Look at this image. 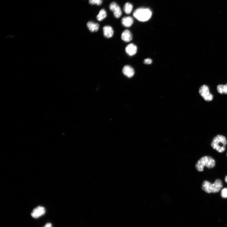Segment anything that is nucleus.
Instances as JSON below:
<instances>
[{"instance_id": "obj_1", "label": "nucleus", "mask_w": 227, "mask_h": 227, "mask_svg": "<svg viewBox=\"0 0 227 227\" xmlns=\"http://www.w3.org/2000/svg\"><path fill=\"white\" fill-rule=\"evenodd\" d=\"M223 186V183L220 179H217L213 184L204 181L202 184V189L208 193H216L219 192Z\"/></svg>"}, {"instance_id": "obj_12", "label": "nucleus", "mask_w": 227, "mask_h": 227, "mask_svg": "<svg viewBox=\"0 0 227 227\" xmlns=\"http://www.w3.org/2000/svg\"><path fill=\"white\" fill-rule=\"evenodd\" d=\"M133 20L130 16H126L123 18L121 20L122 24L125 27H130L133 23Z\"/></svg>"}, {"instance_id": "obj_2", "label": "nucleus", "mask_w": 227, "mask_h": 227, "mask_svg": "<svg viewBox=\"0 0 227 227\" xmlns=\"http://www.w3.org/2000/svg\"><path fill=\"white\" fill-rule=\"evenodd\" d=\"M216 165L215 159L209 156H205L198 160L195 164V168L199 172H202L204 168L206 166L208 168H214Z\"/></svg>"}, {"instance_id": "obj_17", "label": "nucleus", "mask_w": 227, "mask_h": 227, "mask_svg": "<svg viewBox=\"0 0 227 227\" xmlns=\"http://www.w3.org/2000/svg\"><path fill=\"white\" fill-rule=\"evenodd\" d=\"M89 3L91 4H97V6H100L102 3V0H89Z\"/></svg>"}, {"instance_id": "obj_11", "label": "nucleus", "mask_w": 227, "mask_h": 227, "mask_svg": "<svg viewBox=\"0 0 227 227\" xmlns=\"http://www.w3.org/2000/svg\"><path fill=\"white\" fill-rule=\"evenodd\" d=\"M103 32L104 36L107 38H109L113 36L114 31L111 26H106L103 28Z\"/></svg>"}, {"instance_id": "obj_5", "label": "nucleus", "mask_w": 227, "mask_h": 227, "mask_svg": "<svg viewBox=\"0 0 227 227\" xmlns=\"http://www.w3.org/2000/svg\"><path fill=\"white\" fill-rule=\"evenodd\" d=\"M199 92L200 95L206 101L209 102L213 100V95L210 92L209 87L207 86L204 84L200 87Z\"/></svg>"}, {"instance_id": "obj_15", "label": "nucleus", "mask_w": 227, "mask_h": 227, "mask_svg": "<svg viewBox=\"0 0 227 227\" xmlns=\"http://www.w3.org/2000/svg\"><path fill=\"white\" fill-rule=\"evenodd\" d=\"M107 13L106 11L104 9H102L97 16V19L98 21H101L105 19Z\"/></svg>"}, {"instance_id": "obj_19", "label": "nucleus", "mask_w": 227, "mask_h": 227, "mask_svg": "<svg viewBox=\"0 0 227 227\" xmlns=\"http://www.w3.org/2000/svg\"><path fill=\"white\" fill-rule=\"evenodd\" d=\"M144 63L146 64H150L152 63V61L150 59H145L144 60Z\"/></svg>"}, {"instance_id": "obj_3", "label": "nucleus", "mask_w": 227, "mask_h": 227, "mask_svg": "<svg viewBox=\"0 0 227 227\" xmlns=\"http://www.w3.org/2000/svg\"><path fill=\"white\" fill-rule=\"evenodd\" d=\"M227 143V141L224 136L218 135L213 138L211 145L212 148L218 152L222 153L225 150Z\"/></svg>"}, {"instance_id": "obj_7", "label": "nucleus", "mask_w": 227, "mask_h": 227, "mask_svg": "<svg viewBox=\"0 0 227 227\" xmlns=\"http://www.w3.org/2000/svg\"><path fill=\"white\" fill-rule=\"evenodd\" d=\"M109 8L113 13L114 16L118 19L122 15V11L121 8L118 4L115 2L111 3L109 6Z\"/></svg>"}, {"instance_id": "obj_10", "label": "nucleus", "mask_w": 227, "mask_h": 227, "mask_svg": "<svg viewBox=\"0 0 227 227\" xmlns=\"http://www.w3.org/2000/svg\"><path fill=\"white\" fill-rule=\"evenodd\" d=\"M121 38L123 41L125 42H130L132 39V34L130 30H125L122 34Z\"/></svg>"}, {"instance_id": "obj_16", "label": "nucleus", "mask_w": 227, "mask_h": 227, "mask_svg": "<svg viewBox=\"0 0 227 227\" xmlns=\"http://www.w3.org/2000/svg\"><path fill=\"white\" fill-rule=\"evenodd\" d=\"M133 9V6L132 4L129 3H127L123 7V10L126 14H129L131 13Z\"/></svg>"}, {"instance_id": "obj_4", "label": "nucleus", "mask_w": 227, "mask_h": 227, "mask_svg": "<svg viewBox=\"0 0 227 227\" xmlns=\"http://www.w3.org/2000/svg\"><path fill=\"white\" fill-rule=\"evenodd\" d=\"M133 16L138 20L145 22L150 19L152 16V12L148 9L138 8L133 12Z\"/></svg>"}, {"instance_id": "obj_22", "label": "nucleus", "mask_w": 227, "mask_h": 227, "mask_svg": "<svg viewBox=\"0 0 227 227\" xmlns=\"http://www.w3.org/2000/svg\"><path fill=\"white\" fill-rule=\"evenodd\" d=\"M226 155H227V154H226Z\"/></svg>"}, {"instance_id": "obj_8", "label": "nucleus", "mask_w": 227, "mask_h": 227, "mask_svg": "<svg viewBox=\"0 0 227 227\" xmlns=\"http://www.w3.org/2000/svg\"><path fill=\"white\" fill-rule=\"evenodd\" d=\"M124 75L128 78L132 77L135 74L134 69L130 65H126L124 67L122 70Z\"/></svg>"}, {"instance_id": "obj_18", "label": "nucleus", "mask_w": 227, "mask_h": 227, "mask_svg": "<svg viewBox=\"0 0 227 227\" xmlns=\"http://www.w3.org/2000/svg\"><path fill=\"white\" fill-rule=\"evenodd\" d=\"M221 195L223 198H227V188H225L222 189L221 191Z\"/></svg>"}, {"instance_id": "obj_20", "label": "nucleus", "mask_w": 227, "mask_h": 227, "mask_svg": "<svg viewBox=\"0 0 227 227\" xmlns=\"http://www.w3.org/2000/svg\"><path fill=\"white\" fill-rule=\"evenodd\" d=\"M43 227H53L52 224L50 223H48Z\"/></svg>"}, {"instance_id": "obj_6", "label": "nucleus", "mask_w": 227, "mask_h": 227, "mask_svg": "<svg viewBox=\"0 0 227 227\" xmlns=\"http://www.w3.org/2000/svg\"><path fill=\"white\" fill-rule=\"evenodd\" d=\"M46 211L45 208L42 206H39L34 209L31 213V216L34 218L37 219L44 215Z\"/></svg>"}, {"instance_id": "obj_21", "label": "nucleus", "mask_w": 227, "mask_h": 227, "mask_svg": "<svg viewBox=\"0 0 227 227\" xmlns=\"http://www.w3.org/2000/svg\"><path fill=\"white\" fill-rule=\"evenodd\" d=\"M225 182L227 183V176H226L225 177Z\"/></svg>"}, {"instance_id": "obj_13", "label": "nucleus", "mask_w": 227, "mask_h": 227, "mask_svg": "<svg viewBox=\"0 0 227 227\" xmlns=\"http://www.w3.org/2000/svg\"><path fill=\"white\" fill-rule=\"evenodd\" d=\"M87 26L89 30L92 32H97L99 28V25L94 22L90 21L87 24Z\"/></svg>"}, {"instance_id": "obj_9", "label": "nucleus", "mask_w": 227, "mask_h": 227, "mask_svg": "<svg viewBox=\"0 0 227 227\" xmlns=\"http://www.w3.org/2000/svg\"><path fill=\"white\" fill-rule=\"evenodd\" d=\"M137 47L133 44H128L125 48L126 53L128 55L130 56L135 55L137 53Z\"/></svg>"}, {"instance_id": "obj_14", "label": "nucleus", "mask_w": 227, "mask_h": 227, "mask_svg": "<svg viewBox=\"0 0 227 227\" xmlns=\"http://www.w3.org/2000/svg\"><path fill=\"white\" fill-rule=\"evenodd\" d=\"M217 90L220 94L221 95L227 94V84L226 85L219 84L217 87Z\"/></svg>"}]
</instances>
